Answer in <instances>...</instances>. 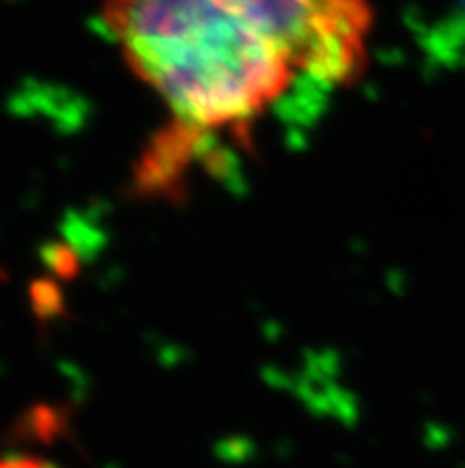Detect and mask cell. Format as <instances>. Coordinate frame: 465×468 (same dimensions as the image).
I'll list each match as a JSON object with an SVG mask.
<instances>
[{
    "label": "cell",
    "instance_id": "6da1fadb",
    "mask_svg": "<svg viewBox=\"0 0 465 468\" xmlns=\"http://www.w3.org/2000/svg\"><path fill=\"white\" fill-rule=\"evenodd\" d=\"M373 19L371 0H102L110 41L166 114L143 181L169 184L300 95L352 86Z\"/></svg>",
    "mask_w": 465,
    "mask_h": 468
},
{
    "label": "cell",
    "instance_id": "7a4b0ae2",
    "mask_svg": "<svg viewBox=\"0 0 465 468\" xmlns=\"http://www.w3.org/2000/svg\"><path fill=\"white\" fill-rule=\"evenodd\" d=\"M0 468H58L48 459L29 454H0Z\"/></svg>",
    "mask_w": 465,
    "mask_h": 468
}]
</instances>
